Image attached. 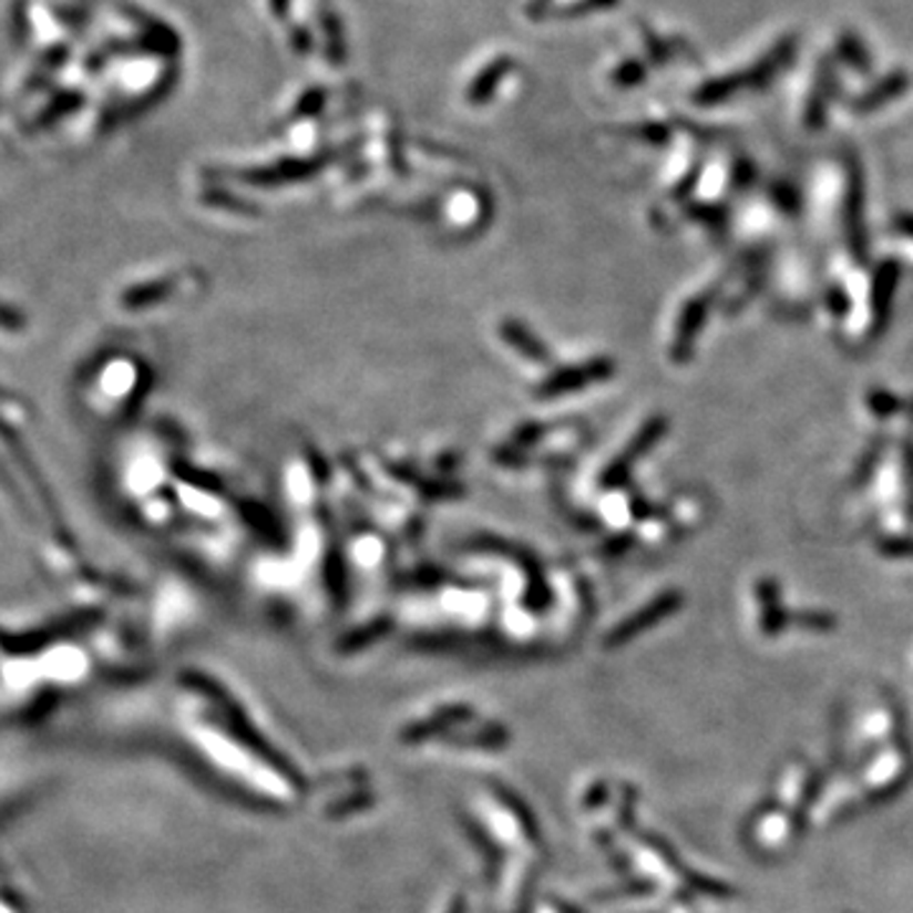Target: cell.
Returning a JSON list of instances; mask_svg holds the SVG:
<instances>
[{
  "instance_id": "7a4b0ae2",
  "label": "cell",
  "mask_w": 913,
  "mask_h": 913,
  "mask_svg": "<svg viewBox=\"0 0 913 913\" xmlns=\"http://www.w3.org/2000/svg\"><path fill=\"white\" fill-rule=\"evenodd\" d=\"M612 373H614V363L607 361V358H596V361L576 366V368H561V371L553 373L551 379H546L538 386V389H535V397L538 399L564 397V393H574L589 383L609 379Z\"/></svg>"
},
{
  "instance_id": "7c38bea8",
  "label": "cell",
  "mask_w": 913,
  "mask_h": 913,
  "mask_svg": "<svg viewBox=\"0 0 913 913\" xmlns=\"http://www.w3.org/2000/svg\"><path fill=\"white\" fill-rule=\"evenodd\" d=\"M25 325H29V318L21 310H16L8 302H0V330H8V332H23Z\"/></svg>"
},
{
  "instance_id": "30bf717a",
  "label": "cell",
  "mask_w": 913,
  "mask_h": 913,
  "mask_svg": "<svg viewBox=\"0 0 913 913\" xmlns=\"http://www.w3.org/2000/svg\"><path fill=\"white\" fill-rule=\"evenodd\" d=\"M848 232H850V247H853L858 259H865V232H863V186L860 178H850L848 191Z\"/></svg>"
},
{
  "instance_id": "277c9868",
  "label": "cell",
  "mask_w": 913,
  "mask_h": 913,
  "mask_svg": "<svg viewBox=\"0 0 913 913\" xmlns=\"http://www.w3.org/2000/svg\"><path fill=\"white\" fill-rule=\"evenodd\" d=\"M683 604V596L678 592H667L663 596H657L653 604H647V607L639 609L637 614H632L629 619L622 622V625L614 629V635L609 637L612 645H619V643H627L639 632H645L647 627L657 625V622H663L665 617H670L673 612H678Z\"/></svg>"
},
{
  "instance_id": "5bb4252c",
  "label": "cell",
  "mask_w": 913,
  "mask_h": 913,
  "mask_svg": "<svg viewBox=\"0 0 913 913\" xmlns=\"http://www.w3.org/2000/svg\"><path fill=\"white\" fill-rule=\"evenodd\" d=\"M881 553L895 558H913V538H891L881 543Z\"/></svg>"
},
{
  "instance_id": "3957f363",
  "label": "cell",
  "mask_w": 913,
  "mask_h": 913,
  "mask_svg": "<svg viewBox=\"0 0 913 913\" xmlns=\"http://www.w3.org/2000/svg\"><path fill=\"white\" fill-rule=\"evenodd\" d=\"M665 429H667V421L660 419V417L653 419V421H647V424L635 434V439H632V444L627 447V450L622 452V454L617 456V460H614V462L609 464L607 472H604V475H602V488H619L622 482L627 480L632 464H635V462L639 460V456L653 450L657 439H660V437L665 434Z\"/></svg>"
},
{
  "instance_id": "6da1fadb",
  "label": "cell",
  "mask_w": 913,
  "mask_h": 913,
  "mask_svg": "<svg viewBox=\"0 0 913 913\" xmlns=\"http://www.w3.org/2000/svg\"><path fill=\"white\" fill-rule=\"evenodd\" d=\"M0 439H3L6 447H8V452H11L13 460L21 464L23 475L29 478L33 490H37L39 497L43 500V507H47L49 517H51V521H54L57 531H59L61 535H64L66 543H72V535H69L66 529H64V517H61V513H59L57 500H54V495H51V490H49V482L43 480L41 470L37 468V462H33V456L29 454V450H25V444H23V439L19 437V432H16V429H13L11 424H8V421H6L3 417H0Z\"/></svg>"
},
{
  "instance_id": "52a82bcc",
  "label": "cell",
  "mask_w": 913,
  "mask_h": 913,
  "mask_svg": "<svg viewBox=\"0 0 913 913\" xmlns=\"http://www.w3.org/2000/svg\"><path fill=\"white\" fill-rule=\"evenodd\" d=\"M100 617H102V614L94 612V609H92V612H79V614H72V617H69V619L59 622V625L49 627L47 632H33V635H23V637L6 639V647L11 649V653H33V649H39L41 645H47L51 637L64 635V632H72V629H79V627L90 625V622H96Z\"/></svg>"
},
{
  "instance_id": "8992f818",
  "label": "cell",
  "mask_w": 913,
  "mask_h": 913,
  "mask_svg": "<svg viewBox=\"0 0 913 913\" xmlns=\"http://www.w3.org/2000/svg\"><path fill=\"white\" fill-rule=\"evenodd\" d=\"M901 267L899 261H883L881 267L875 269L873 279V297H871V310H873V336H881L889 325L891 318V305L895 295V285H899Z\"/></svg>"
},
{
  "instance_id": "8fae6325",
  "label": "cell",
  "mask_w": 913,
  "mask_h": 913,
  "mask_svg": "<svg viewBox=\"0 0 913 913\" xmlns=\"http://www.w3.org/2000/svg\"><path fill=\"white\" fill-rule=\"evenodd\" d=\"M175 475H178L183 482H188L196 490H204V493H214V495H222L224 488L222 482H218L214 475H208V472H201L196 468H191L186 462H175Z\"/></svg>"
},
{
  "instance_id": "9c48e42d",
  "label": "cell",
  "mask_w": 913,
  "mask_h": 913,
  "mask_svg": "<svg viewBox=\"0 0 913 913\" xmlns=\"http://www.w3.org/2000/svg\"><path fill=\"white\" fill-rule=\"evenodd\" d=\"M500 336H503L505 342H511V346L517 350V353H523L525 358H531V361H538V363H546L548 361V350L543 342L533 336V332L525 328L523 322L517 320H503L500 322Z\"/></svg>"
},
{
  "instance_id": "4fadbf2b",
  "label": "cell",
  "mask_w": 913,
  "mask_h": 913,
  "mask_svg": "<svg viewBox=\"0 0 913 913\" xmlns=\"http://www.w3.org/2000/svg\"><path fill=\"white\" fill-rule=\"evenodd\" d=\"M868 403H871V411L878 417H889V414H893V411L901 409L899 399H893L891 393H885V391H873L871 399H868Z\"/></svg>"
},
{
  "instance_id": "ba28073f",
  "label": "cell",
  "mask_w": 913,
  "mask_h": 913,
  "mask_svg": "<svg viewBox=\"0 0 913 913\" xmlns=\"http://www.w3.org/2000/svg\"><path fill=\"white\" fill-rule=\"evenodd\" d=\"M175 283H178L175 277H165V279H153V283H145V285H135L122 293L120 305L125 307V310H147V307H153L157 302H163L165 297H171Z\"/></svg>"
},
{
  "instance_id": "5b68a950",
  "label": "cell",
  "mask_w": 913,
  "mask_h": 913,
  "mask_svg": "<svg viewBox=\"0 0 913 913\" xmlns=\"http://www.w3.org/2000/svg\"><path fill=\"white\" fill-rule=\"evenodd\" d=\"M710 302H714V293L698 295L696 300H690L688 305H685V310L680 315V322H678V330H675V340H673V358L678 363H683L685 358L693 353V342H696L698 332L704 330V322H706Z\"/></svg>"
},
{
  "instance_id": "9a60e30c",
  "label": "cell",
  "mask_w": 913,
  "mask_h": 913,
  "mask_svg": "<svg viewBox=\"0 0 913 913\" xmlns=\"http://www.w3.org/2000/svg\"><path fill=\"white\" fill-rule=\"evenodd\" d=\"M899 232L913 236V218H901V222H899Z\"/></svg>"
}]
</instances>
